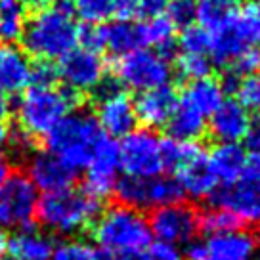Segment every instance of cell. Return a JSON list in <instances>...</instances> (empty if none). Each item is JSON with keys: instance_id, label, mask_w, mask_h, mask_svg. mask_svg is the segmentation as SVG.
Returning <instances> with one entry per match:
<instances>
[{"instance_id": "cell-1", "label": "cell", "mask_w": 260, "mask_h": 260, "mask_svg": "<svg viewBox=\"0 0 260 260\" xmlns=\"http://www.w3.org/2000/svg\"><path fill=\"white\" fill-rule=\"evenodd\" d=\"M21 41L25 52L41 61L61 59L77 48L79 25L65 4L44 6L25 23Z\"/></svg>"}, {"instance_id": "cell-2", "label": "cell", "mask_w": 260, "mask_h": 260, "mask_svg": "<svg viewBox=\"0 0 260 260\" xmlns=\"http://www.w3.org/2000/svg\"><path fill=\"white\" fill-rule=\"evenodd\" d=\"M94 237L100 249L121 256L142 254L153 241L146 216L124 205H115L100 212L94 224Z\"/></svg>"}, {"instance_id": "cell-3", "label": "cell", "mask_w": 260, "mask_h": 260, "mask_svg": "<svg viewBox=\"0 0 260 260\" xmlns=\"http://www.w3.org/2000/svg\"><path fill=\"white\" fill-rule=\"evenodd\" d=\"M102 138L104 132L94 115L71 111L48 132L46 146L50 153L77 172L88 167Z\"/></svg>"}, {"instance_id": "cell-4", "label": "cell", "mask_w": 260, "mask_h": 260, "mask_svg": "<svg viewBox=\"0 0 260 260\" xmlns=\"http://www.w3.org/2000/svg\"><path fill=\"white\" fill-rule=\"evenodd\" d=\"M77 104V94L71 90L56 88L54 84H29L21 92L16 113L19 128L31 138L48 136V132Z\"/></svg>"}, {"instance_id": "cell-5", "label": "cell", "mask_w": 260, "mask_h": 260, "mask_svg": "<svg viewBox=\"0 0 260 260\" xmlns=\"http://www.w3.org/2000/svg\"><path fill=\"white\" fill-rule=\"evenodd\" d=\"M37 216L44 228L57 234H77L100 216V199L86 191L63 189L39 199Z\"/></svg>"}, {"instance_id": "cell-6", "label": "cell", "mask_w": 260, "mask_h": 260, "mask_svg": "<svg viewBox=\"0 0 260 260\" xmlns=\"http://www.w3.org/2000/svg\"><path fill=\"white\" fill-rule=\"evenodd\" d=\"M211 201L216 209L232 212L241 224L260 222V159L247 161L241 176L214 189Z\"/></svg>"}, {"instance_id": "cell-7", "label": "cell", "mask_w": 260, "mask_h": 260, "mask_svg": "<svg viewBox=\"0 0 260 260\" xmlns=\"http://www.w3.org/2000/svg\"><path fill=\"white\" fill-rule=\"evenodd\" d=\"M171 57L149 48H138L119 57L115 65L117 81L124 88L146 92L159 86H167L172 79Z\"/></svg>"}, {"instance_id": "cell-8", "label": "cell", "mask_w": 260, "mask_h": 260, "mask_svg": "<svg viewBox=\"0 0 260 260\" xmlns=\"http://www.w3.org/2000/svg\"><path fill=\"white\" fill-rule=\"evenodd\" d=\"M121 171L132 178H155L165 171L162 140L151 128H134L119 144Z\"/></svg>"}, {"instance_id": "cell-9", "label": "cell", "mask_w": 260, "mask_h": 260, "mask_svg": "<svg viewBox=\"0 0 260 260\" xmlns=\"http://www.w3.org/2000/svg\"><path fill=\"white\" fill-rule=\"evenodd\" d=\"M113 191L121 205L136 211L180 203L184 197L180 184L171 176H155L146 180L124 176L122 180H117Z\"/></svg>"}, {"instance_id": "cell-10", "label": "cell", "mask_w": 260, "mask_h": 260, "mask_svg": "<svg viewBox=\"0 0 260 260\" xmlns=\"http://www.w3.org/2000/svg\"><path fill=\"white\" fill-rule=\"evenodd\" d=\"M39 207V189L27 174L16 172L0 184V228L23 230L31 228Z\"/></svg>"}, {"instance_id": "cell-11", "label": "cell", "mask_w": 260, "mask_h": 260, "mask_svg": "<svg viewBox=\"0 0 260 260\" xmlns=\"http://www.w3.org/2000/svg\"><path fill=\"white\" fill-rule=\"evenodd\" d=\"M147 222L151 228V236L157 241L174 247L193 241L195 234L199 232V214L182 203L153 209V214Z\"/></svg>"}, {"instance_id": "cell-12", "label": "cell", "mask_w": 260, "mask_h": 260, "mask_svg": "<svg viewBox=\"0 0 260 260\" xmlns=\"http://www.w3.org/2000/svg\"><path fill=\"white\" fill-rule=\"evenodd\" d=\"M57 77L63 81L65 88L73 94L92 92L106 81V63L96 52L75 48L59 59Z\"/></svg>"}, {"instance_id": "cell-13", "label": "cell", "mask_w": 260, "mask_h": 260, "mask_svg": "<svg viewBox=\"0 0 260 260\" xmlns=\"http://www.w3.org/2000/svg\"><path fill=\"white\" fill-rule=\"evenodd\" d=\"M100 98L96 104V121L102 132H107L109 138L126 136L136 128V111L134 102L119 86H100Z\"/></svg>"}, {"instance_id": "cell-14", "label": "cell", "mask_w": 260, "mask_h": 260, "mask_svg": "<svg viewBox=\"0 0 260 260\" xmlns=\"http://www.w3.org/2000/svg\"><path fill=\"white\" fill-rule=\"evenodd\" d=\"M174 171L176 182L180 184L184 195H189L191 199H207L218 187V180L211 169L209 155L195 142H187L186 155Z\"/></svg>"}, {"instance_id": "cell-15", "label": "cell", "mask_w": 260, "mask_h": 260, "mask_svg": "<svg viewBox=\"0 0 260 260\" xmlns=\"http://www.w3.org/2000/svg\"><path fill=\"white\" fill-rule=\"evenodd\" d=\"M119 171H121L119 144L113 138L104 136L86 167L84 191L102 201L104 197L113 193L119 180Z\"/></svg>"}, {"instance_id": "cell-16", "label": "cell", "mask_w": 260, "mask_h": 260, "mask_svg": "<svg viewBox=\"0 0 260 260\" xmlns=\"http://www.w3.org/2000/svg\"><path fill=\"white\" fill-rule=\"evenodd\" d=\"M77 172L61 162L50 151H39L29 159L27 178L32 182L37 189L44 193H56L63 189H71Z\"/></svg>"}, {"instance_id": "cell-17", "label": "cell", "mask_w": 260, "mask_h": 260, "mask_svg": "<svg viewBox=\"0 0 260 260\" xmlns=\"http://www.w3.org/2000/svg\"><path fill=\"white\" fill-rule=\"evenodd\" d=\"M178 106V96L171 84L140 92L134 102V111L146 128H157L167 124Z\"/></svg>"}, {"instance_id": "cell-18", "label": "cell", "mask_w": 260, "mask_h": 260, "mask_svg": "<svg viewBox=\"0 0 260 260\" xmlns=\"http://www.w3.org/2000/svg\"><path fill=\"white\" fill-rule=\"evenodd\" d=\"M32 63L27 52L14 44H0V92L19 94L31 84Z\"/></svg>"}, {"instance_id": "cell-19", "label": "cell", "mask_w": 260, "mask_h": 260, "mask_svg": "<svg viewBox=\"0 0 260 260\" xmlns=\"http://www.w3.org/2000/svg\"><path fill=\"white\" fill-rule=\"evenodd\" d=\"M209 128L211 134L218 142L237 144L245 138V132L249 128V111L236 100H224L222 106L209 117Z\"/></svg>"}, {"instance_id": "cell-20", "label": "cell", "mask_w": 260, "mask_h": 260, "mask_svg": "<svg viewBox=\"0 0 260 260\" xmlns=\"http://www.w3.org/2000/svg\"><path fill=\"white\" fill-rule=\"evenodd\" d=\"M209 35H211L209 57L218 65L234 63L236 57L245 48H249V41H247L243 29L237 21V16L226 23L214 27L212 31H209Z\"/></svg>"}, {"instance_id": "cell-21", "label": "cell", "mask_w": 260, "mask_h": 260, "mask_svg": "<svg viewBox=\"0 0 260 260\" xmlns=\"http://www.w3.org/2000/svg\"><path fill=\"white\" fill-rule=\"evenodd\" d=\"M205 247L207 256L216 260H252L256 252V243L252 236L243 230L209 236Z\"/></svg>"}, {"instance_id": "cell-22", "label": "cell", "mask_w": 260, "mask_h": 260, "mask_svg": "<svg viewBox=\"0 0 260 260\" xmlns=\"http://www.w3.org/2000/svg\"><path fill=\"white\" fill-rule=\"evenodd\" d=\"M6 249L12 260H52L54 243L39 230L23 228L6 241Z\"/></svg>"}, {"instance_id": "cell-23", "label": "cell", "mask_w": 260, "mask_h": 260, "mask_svg": "<svg viewBox=\"0 0 260 260\" xmlns=\"http://www.w3.org/2000/svg\"><path fill=\"white\" fill-rule=\"evenodd\" d=\"M209 162L218 180V184H232L243 172L245 165L249 161L247 151L239 144H230V142H218L211 149Z\"/></svg>"}, {"instance_id": "cell-24", "label": "cell", "mask_w": 260, "mask_h": 260, "mask_svg": "<svg viewBox=\"0 0 260 260\" xmlns=\"http://www.w3.org/2000/svg\"><path fill=\"white\" fill-rule=\"evenodd\" d=\"M178 102L191 107L199 115H203L205 119H209L222 106L224 90H222V84L218 81L207 77V79H201V81L189 82Z\"/></svg>"}, {"instance_id": "cell-25", "label": "cell", "mask_w": 260, "mask_h": 260, "mask_svg": "<svg viewBox=\"0 0 260 260\" xmlns=\"http://www.w3.org/2000/svg\"><path fill=\"white\" fill-rule=\"evenodd\" d=\"M167 128H169V136L178 140V142H195L205 134L207 119L197 111H193L191 107L178 102L174 113L167 122Z\"/></svg>"}, {"instance_id": "cell-26", "label": "cell", "mask_w": 260, "mask_h": 260, "mask_svg": "<svg viewBox=\"0 0 260 260\" xmlns=\"http://www.w3.org/2000/svg\"><path fill=\"white\" fill-rule=\"evenodd\" d=\"M138 48H144L138 23L115 21L104 27V50H109L115 56H124Z\"/></svg>"}, {"instance_id": "cell-27", "label": "cell", "mask_w": 260, "mask_h": 260, "mask_svg": "<svg viewBox=\"0 0 260 260\" xmlns=\"http://www.w3.org/2000/svg\"><path fill=\"white\" fill-rule=\"evenodd\" d=\"M140 27V39L142 46H155L157 52H161L162 56L171 57L172 48H174V32L176 27L169 17L157 16L147 19L144 23H138Z\"/></svg>"}, {"instance_id": "cell-28", "label": "cell", "mask_w": 260, "mask_h": 260, "mask_svg": "<svg viewBox=\"0 0 260 260\" xmlns=\"http://www.w3.org/2000/svg\"><path fill=\"white\" fill-rule=\"evenodd\" d=\"M237 6L239 0H197L195 19H199L207 31H212L214 27L234 19L237 16Z\"/></svg>"}, {"instance_id": "cell-29", "label": "cell", "mask_w": 260, "mask_h": 260, "mask_svg": "<svg viewBox=\"0 0 260 260\" xmlns=\"http://www.w3.org/2000/svg\"><path fill=\"white\" fill-rule=\"evenodd\" d=\"M25 8L17 0L0 2V44H14L25 29Z\"/></svg>"}, {"instance_id": "cell-30", "label": "cell", "mask_w": 260, "mask_h": 260, "mask_svg": "<svg viewBox=\"0 0 260 260\" xmlns=\"http://www.w3.org/2000/svg\"><path fill=\"white\" fill-rule=\"evenodd\" d=\"M199 230H203L205 234H209V236H216V234L241 230V222L232 212L212 207L211 211L203 212L199 216Z\"/></svg>"}, {"instance_id": "cell-31", "label": "cell", "mask_w": 260, "mask_h": 260, "mask_svg": "<svg viewBox=\"0 0 260 260\" xmlns=\"http://www.w3.org/2000/svg\"><path fill=\"white\" fill-rule=\"evenodd\" d=\"M176 69L180 77L186 81H201V79L211 77L212 59L207 54H184L182 52L176 61Z\"/></svg>"}, {"instance_id": "cell-32", "label": "cell", "mask_w": 260, "mask_h": 260, "mask_svg": "<svg viewBox=\"0 0 260 260\" xmlns=\"http://www.w3.org/2000/svg\"><path fill=\"white\" fill-rule=\"evenodd\" d=\"M115 0H75V12L88 25H98L113 17Z\"/></svg>"}, {"instance_id": "cell-33", "label": "cell", "mask_w": 260, "mask_h": 260, "mask_svg": "<svg viewBox=\"0 0 260 260\" xmlns=\"http://www.w3.org/2000/svg\"><path fill=\"white\" fill-rule=\"evenodd\" d=\"M211 48V35L201 25H187L180 35V50L184 54H207Z\"/></svg>"}, {"instance_id": "cell-34", "label": "cell", "mask_w": 260, "mask_h": 260, "mask_svg": "<svg viewBox=\"0 0 260 260\" xmlns=\"http://www.w3.org/2000/svg\"><path fill=\"white\" fill-rule=\"evenodd\" d=\"M237 102L247 109V111H252V113L260 115V71L258 73L247 75V77H241L239 82H237Z\"/></svg>"}, {"instance_id": "cell-35", "label": "cell", "mask_w": 260, "mask_h": 260, "mask_svg": "<svg viewBox=\"0 0 260 260\" xmlns=\"http://www.w3.org/2000/svg\"><path fill=\"white\" fill-rule=\"evenodd\" d=\"M237 21L241 25L247 41L260 44V0H247L241 6Z\"/></svg>"}, {"instance_id": "cell-36", "label": "cell", "mask_w": 260, "mask_h": 260, "mask_svg": "<svg viewBox=\"0 0 260 260\" xmlns=\"http://www.w3.org/2000/svg\"><path fill=\"white\" fill-rule=\"evenodd\" d=\"M94 249L82 239H65L54 245L52 260H92Z\"/></svg>"}, {"instance_id": "cell-37", "label": "cell", "mask_w": 260, "mask_h": 260, "mask_svg": "<svg viewBox=\"0 0 260 260\" xmlns=\"http://www.w3.org/2000/svg\"><path fill=\"white\" fill-rule=\"evenodd\" d=\"M169 19L174 27H187L193 23L195 19V0H171L169 8H167Z\"/></svg>"}, {"instance_id": "cell-38", "label": "cell", "mask_w": 260, "mask_h": 260, "mask_svg": "<svg viewBox=\"0 0 260 260\" xmlns=\"http://www.w3.org/2000/svg\"><path fill=\"white\" fill-rule=\"evenodd\" d=\"M260 71V52L256 48H245L234 61V73L237 77H247V75L258 73Z\"/></svg>"}, {"instance_id": "cell-39", "label": "cell", "mask_w": 260, "mask_h": 260, "mask_svg": "<svg viewBox=\"0 0 260 260\" xmlns=\"http://www.w3.org/2000/svg\"><path fill=\"white\" fill-rule=\"evenodd\" d=\"M79 44L81 48L90 52H100L104 50V27L102 25H86L79 29Z\"/></svg>"}, {"instance_id": "cell-40", "label": "cell", "mask_w": 260, "mask_h": 260, "mask_svg": "<svg viewBox=\"0 0 260 260\" xmlns=\"http://www.w3.org/2000/svg\"><path fill=\"white\" fill-rule=\"evenodd\" d=\"M142 260H184V256L178 251V247L155 241L146 249V254L142 256Z\"/></svg>"}, {"instance_id": "cell-41", "label": "cell", "mask_w": 260, "mask_h": 260, "mask_svg": "<svg viewBox=\"0 0 260 260\" xmlns=\"http://www.w3.org/2000/svg\"><path fill=\"white\" fill-rule=\"evenodd\" d=\"M245 151H249L252 157L260 159V115L254 121L249 122V128L245 132Z\"/></svg>"}, {"instance_id": "cell-42", "label": "cell", "mask_w": 260, "mask_h": 260, "mask_svg": "<svg viewBox=\"0 0 260 260\" xmlns=\"http://www.w3.org/2000/svg\"><path fill=\"white\" fill-rule=\"evenodd\" d=\"M57 79V69L50 61H41L39 65H32L31 84H54Z\"/></svg>"}, {"instance_id": "cell-43", "label": "cell", "mask_w": 260, "mask_h": 260, "mask_svg": "<svg viewBox=\"0 0 260 260\" xmlns=\"http://www.w3.org/2000/svg\"><path fill=\"white\" fill-rule=\"evenodd\" d=\"M171 0H138V16H144L147 19L167 14Z\"/></svg>"}, {"instance_id": "cell-44", "label": "cell", "mask_w": 260, "mask_h": 260, "mask_svg": "<svg viewBox=\"0 0 260 260\" xmlns=\"http://www.w3.org/2000/svg\"><path fill=\"white\" fill-rule=\"evenodd\" d=\"M113 16L117 21H132L138 16V0H115Z\"/></svg>"}, {"instance_id": "cell-45", "label": "cell", "mask_w": 260, "mask_h": 260, "mask_svg": "<svg viewBox=\"0 0 260 260\" xmlns=\"http://www.w3.org/2000/svg\"><path fill=\"white\" fill-rule=\"evenodd\" d=\"M187 260H205L207 258V247L205 241H189L186 249Z\"/></svg>"}, {"instance_id": "cell-46", "label": "cell", "mask_w": 260, "mask_h": 260, "mask_svg": "<svg viewBox=\"0 0 260 260\" xmlns=\"http://www.w3.org/2000/svg\"><path fill=\"white\" fill-rule=\"evenodd\" d=\"M10 174H12V172H10V159L6 157V153L0 151V184L8 178Z\"/></svg>"}, {"instance_id": "cell-47", "label": "cell", "mask_w": 260, "mask_h": 260, "mask_svg": "<svg viewBox=\"0 0 260 260\" xmlns=\"http://www.w3.org/2000/svg\"><path fill=\"white\" fill-rule=\"evenodd\" d=\"M10 113V102H8V98L4 96L2 92H0V122L4 121L6 117H8Z\"/></svg>"}, {"instance_id": "cell-48", "label": "cell", "mask_w": 260, "mask_h": 260, "mask_svg": "<svg viewBox=\"0 0 260 260\" xmlns=\"http://www.w3.org/2000/svg\"><path fill=\"white\" fill-rule=\"evenodd\" d=\"M92 260H115L111 252L104 251V249H94V256Z\"/></svg>"}, {"instance_id": "cell-49", "label": "cell", "mask_w": 260, "mask_h": 260, "mask_svg": "<svg viewBox=\"0 0 260 260\" xmlns=\"http://www.w3.org/2000/svg\"><path fill=\"white\" fill-rule=\"evenodd\" d=\"M8 134H10L8 128H6V126L0 122V147H2L4 144H6V142H8Z\"/></svg>"}, {"instance_id": "cell-50", "label": "cell", "mask_w": 260, "mask_h": 260, "mask_svg": "<svg viewBox=\"0 0 260 260\" xmlns=\"http://www.w3.org/2000/svg\"><path fill=\"white\" fill-rule=\"evenodd\" d=\"M6 241H8V239H6V236H4V230L0 228V254H2L4 249H6Z\"/></svg>"}, {"instance_id": "cell-51", "label": "cell", "mask_w": 260, "mask_h": 260, "mask_svg": "<svg viewBox=\"0 0 260 260\" xmlns=\"http://www.w3.org/2000/svg\"><path fill=\"white\" fill-rule=\"evenodd\" d=\"M119 260H142L140 254H128V256H121Z\"/></svg>"}, {"instance_id": "cell-52", "label": "cell", "mask_w": 260, "mask_h": 260, "mask_svg": "<svg viewBox=\"0 0 260 260\" xmlns=\"http://www.w3.org/2000/svg\"><path fill=\"white\" fill-rule=\"evenodd\" d=\"M258 224H260V222H258ZM258 241H260V226H258Z\"/></svg>"}, {"instance_id": "cell-53", "label": "cell", "mask_w": 260, "mask_h": 260, "mask_svg": "<svg viewBox=\"0 0 260 260\" xmlns=\"http://www.w3.org/2000/svg\"><path fill=\"white\" fill-rule=\"evenodd\" d=\"M0 260H6V258H4V256H2V254H0Z\"/></svg>"}, {"instance_id": "cell-54", "label": "cell", "mask_w": 260, "mask_h": 260, "mask_svg": "<svg viewBox=\"0 0 260 260\" xmlns=\"http://www.w3.org/2000/svg\"><path fill=\"white\" fill-rule=\"evenodd\" d=\"M256 260H260V254H256Z\"/></svg>"}, {"instance_id": "cell-55", "label": "cell", "mask_w": 260, "mask_h": 260, "mask_svg": "<svg viewBox=\"0 0 260 260\" xmlns=\"http://www.w3.org/2000/svg\"><path fill=\"white\" fill-rule=\"evenodd\" d=\"M0 2H6V0H0Z\"/></svg>"}, {"instance_id": "cell-56", "label": "cell", "mask_w": 260, "mask_h": 260, "mask_svg": "<svg viewBox=\"0 0 260 260\" xmlns=\"http://www.w3.org/2000/svg\"><path fill=\"white\" fill-rule=\"evenodd\" d=\"M61 2H67V0H61Z\"/></svg>"}]
</instances>
